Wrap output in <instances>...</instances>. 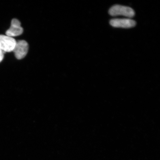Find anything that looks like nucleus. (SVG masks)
Wrapping results in <instances>:
<instances>
[{
	"label": "nucleus",
	"instance_id": "7ed1b4c3",
	"mask_svg": "<svg viewBox=\"0 0 160 160\" xmlns=\"http://www.w3.org/2000/svg\"><path fill=\"white\" fill-rule=\"evenodd\" d=\"M28 44L24 40L17 41L13 52L15 57L18 59H21L24 58L28 51Z\"/></svg>",
	"mask_w": 160,
	"mask_h": 160
},
{
	"label": "nucleus",
	"instance_id": "20e7f679",
	"mask_svg": "<svg viewBox=\"0 0 160 160\" xmlns=\"http://www.w3.org/2000/svg\"><path fill=\"white\" fill-rule=\"evenodd\" d=\"M110 24L115 28H130L135 27L136 22L130 19H115L111 20Z\"/></svg>",
	"mask_w": 160,
	"mask_h": 160
},
{
	"label": "nucleus",
	"instance_id": "423d86ee",
	"mask_svg": "<svg viewBox=\"0 0 160 160\" xmlns=\"http://www.w3.org/2000/svg\"><path fill=\"white\" fill-rule=\"evenodd\" d=\"M4 52L0 48V63L2 61L4 58Z\"/></svg>",
	"mask_w": 160,
	"mask_h": 160
},
{
	"label": "nucleus",
	"instance_id": "f03ea898",
	"mask_svg": "<svg viewBox=\"0 0 160 160\" xmlns=\"http://www.w3.org/2000/svg\"><path fill=\"white\" fill-rule=\"evenodd\" d=\"M17 41L13 38L7 35H0V48L5 52L13 51Z\"/></svg>",
	"mask_w": 160,
	"mask_h": 160
},
{
	"label": "nucleus",
	"instance_id": "f257e3e1",
	"mask_svg": "<svg viewBox=\"0 0 160 160\" xmlns=\"http://www.w3.org/2000/svg\"><path fill=\"white\" fill-rule=\"evenodd\" d=\"M109 13L113 17L118 16H123L129 18H132L135 13L131 8L120 5L113 6L109 10Z\"/></svg>",
	"mask_w": 160,
	"mask_h": 160
},
{
	"label": "nucleus",
	"instance_id": "39448f33",
	"mask_svg": "<svg viewBox=\"0 0 160 160\" xmlns=\"http://www.w3.org/2000/svg\"><path fill=\"white\" fill-rule=\"evenodd\" d=\"M23 32V29L21 26V23L18 20L13 19L12 20L11 26L6 32V34L13 38L21 35Z\"/></svg>",
	"mask_w": 160,
	"mask_h": 160
}]
</instances>
